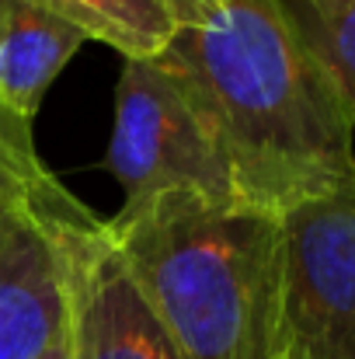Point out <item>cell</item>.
I'll return each mask as SVG.
<instances>
[{"label":"cell","mask_w":355,"mask_h":359,"mask_svg":"<svg viewBox=\"0 0 355 359\" xmlns=\"http://www.w3.org/2000/svg\"><path fill=\"white\" fill-rule=\"evenodd\" d=\"M157 63L202 112L244 206L286 213L355 182L352 112L282 0H220Z\"/></svg>","instance_id":"obj_1"},{"label":"cell","mask_w":355,"mask_h":359,"mask_svg":"<svg viewBox=\"0 0 355 359\" xmlns=\"http://www.w3.org/2000/svg\"><path fill=\"white\" fill-rule=\"evenodd\" d=\"M181 359H286L279 213L171 192L105 220Z\"/></svg>","instance_id":"obj_2"},{"label":"cell","mask_w":355,"mask_h":359,"mask_svg":"<svg viewBox=\"0 0 355 359\" xmlns=\"http://www.w3.org/2000/svg\"><path fill=\"white\" fill-rule=\"evenodd\" d=\"M109 168L125 192L122 206H139L171 192L209 203H240L202 112L185 84L157 60L122 63Z\"/></svg>","instance_id":"obj_3"},{"label":"cell","mask_w":355,"mask_h":359,"mask_svg":"<svg viewBox=\"0 0 355 359\" xmlns=\"http://www.w3.org/2000/svg\"><path fill=\"white\" fill-rule=\"evenodd\" d=\"M42 227L60 265L70 359H181L105 220L91 213Z\"/></svg>","instance_id":"obj_4"},{"label":"cell","mask_w":355,"mask_h":359,"mask_svg":"<svg viewBox=\"0 0 355 359\" xmlns=\"http://www.w3.org/2000/svg\"><path fill=\"white\" fill-rule=\"evenodd\" d=\"M279 220L293 349L303 359H355V182Z\"/></svg>","instance_id":"obj_5"},{"label":"cell","mask_w":355,"mask_h":359,"mask_svg":"<svg viewBox=\"0 0 355 359\" xmlns=\"http://www.w3.org/2000/svg\"><path fill=\"white\" fill-rule=\"evenodd\" d=\"M63 283L46 227L0 213V359H42L63 332Z\"/></svg>","instance_id":"obj_6"},{"label":"cell","mask_w":355,"mask_h":359,"mask_svg":"<svg viewBox=\"0 0 355 359\" xmlns=\"http://www.w3.org/2000/svg\"><path fill=\"white\" fill-rule=\"evenodd\" d=\"M88 39L32 0H0V109L32 122Z\"/></svg>","instance_id":"obj_7"},{"label":"cell","mask_w":355,"mask_h":359,"mask_svg":"<svg viewBox=\"0 0 355 359\" xmlns=\"http://www.w3.org/2000/svg\"><path fill=\"white\" fill-rule=\"evenodd\" d=\"M77 28L88 42H102L122 60H157L185 32L206 25L220 0H32Z\"/></svg>","instance_id":"obj_8"},{"label":"cell","mask_w":355,"mask_h":359,"mask_svg":"<svg viewBox=\"0 0 355 359\" xmlns=\"http://www.w3.org/2000/svg\"><path fill=\"white\" fill-rule=\"evenodd\" d=\"M0 213L53 220H84L91 210L42 164L32 140V122L0 109Z\"/></svg>","instance_id":"obj_9"},{"label":"cell","mask_w":355,"mask_h":359,"mask_svg":"<svg viewBox=\"0 0 355 359\" xmlns=\"http://www.w3.org/2000/svg\"><path fill=\"white\" fill-rule=\"evenodd\" d=\"M289 21L338 84L355 122V0L338 7H314L307 0H282Z\"/></svg>","instance_id":"obj_10"},{"label":"cell","mask_w":355,"mask_h":359,"mask_svg":"<svg viewBox=\"0 0 355 359\" xmlns=\"http://www.w3.org/2000/svg\"><path fill=\"white\" fill-rule=\"evenodd\" d=\"M63 321H67V318H63ZM42 359H70V346H67V328H63V332H60V339H56V342H53V346L46 349V356H42Z\"/></svg>","instance_id":"obj_11"},{"label":"cell","mask_w":355,"mask_h":359,"mask_svg":"<svg viewBox=\"0 0 355 359\" xmlns=\"http://www.w3.org/2000/svg\"><path fill=\"white\" fill-rule=\"evenodd\" d=\"M307 4H314V7H338V4H345V0H307Z\"/></svg>","instance_id":"obj_12"},{"label":"cell","mask_w":355,"mask_h":359,"mask_svg":"<svg viewBox=\"0 0 355 359\" xmlns=\"http://www.w3.org/2000/svg\"><path fill=\"white\" fill-rule=\"evenodd\" d=\"M286 359H303L300 353H296V349H293V342H289V356H286Z\"/></svg>","instance_id":"obj_13"}]
</instances>
